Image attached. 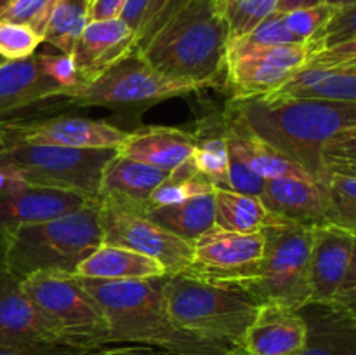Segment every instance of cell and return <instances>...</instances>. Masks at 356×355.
Here are the masks:
<instances>
[{"label": "cell", "instance_id": "cell-8", "mask_svg": "<svg viewBox=\"0 0 356 355\" xmlns=\"http://www.w3.org/2000/svg\"><path fill=\"white\" fill-rule=\"evenodd\" d=\"M115 153L106 148L6 143L0 145V167L30 184L97 198L103 171Z\"/></svg>", "mask_w": 356, "mask_h": 355}, {"label": "cell", "instance_id": "cell-40", "mask_svg": "<svg viewBox=\"0 0 356 355\" xmlns=\"http://www.w3.org/2000/svg\"><path fill=\"white\" fill-rule=\"evenodd\" d=\"M38 59H40L44 72L56 84L65 87L68 94L80 86V77L72 54H63V52H59V54H45V52H40Z\"/></svg>", "mask_w": 356, "mask_h": 355}, {"label": "cell", "instance_id": "cell-6", "mask_svg": "<svg viewBox=\"0 0 356 355\" xmlns=\"http://www.w3.org/2000/svg\"><path fill=\"white\" fill-rule=\"evenodd\" d=\"M264 256L252 281L240 285L257 305L277 303L301 310L312 303L309 254L313 225L284 221L263 230Z\"/></svg>", "mask_w": 356, "mask_h": 355}, {"label": "cell", "instance_id": "cell-26", "mask_svg": "<svg viewBox=\"0 0 356 355\" xmlns=\"http://www.w3.org/2000/svg\"><path fill=\"white\" fill-rule=\"evenodd\" d=\"M146 216L186 242L193 244L202 233L216 225L214 191L193 195L177 204L152 207L146 211Z\"/></svg>", "mask_w": 356, "mask_h": 355}, {"label": "cell", "instance_id": "cell-32", "mask_svg": "<svg viewBox=\"0 0 356 355\" xmlns=\"http://www.w3.org/2000/svg\"><path fill=\"white\" fill-rule=\"evenodd\" d=\"M226 24L229 40L249 33L263 19L277 13L278 0H216Z\"/></svg>", "mask_w": 356, "mask_h": 355}, {"label": "cell", "instance_id": "cell-18", "mask_svg": "<svg viewBox=\"0 0 356 355\" xmlns=\"http://www.w3.org/2000/svg\"><path fill=\"white\" fill-rule=\"evenodd\" d=\"M306 341V322L299 310L263 303L247 327L240 348L247 355H296Z\"/></svg>", "mask_w": 356, "mask_h": 355}, {"label": "cell", "instance_id": "cell-35", "mask_svg": "<svg viewBox=\"0 0 356 355\" xmlns=\"http://www.w3.org/2000/svg\"><path fill=\"white\" fill-rule=\"evenodd\" d=\"M42 42V35L26 24L0 21V56L6 61H17L37 54Z\"/></svg>", "mask_w": 356, "mask_h": 355}, {"label": "cell", "instance_id": "cell-14", "mask_svg": "<svg viewBox=\"0 0 356 355\" xmlns=\"http://www.w3.org/2000/svg\"><path fill=\"white\" fill-rule=\"evenodd\" d=\"M92 200L96 198L75 191L30 184L10 173L9 181L0 188V237L21 225L68 214Z\"/></svg>", "mask_w": 356, "mask_h": 355}, {"label": "cell", "instance_id": "cell-28", "mask_svg": "<svg viewBox=\"0 0 356 355\" xmlns=\"http://www.w3.org/2000/svg\"><path fill=\"white\" fill-rule=\"evenodd\" d=\"M268 96L356 101V72L301 68L287 84Z\"/></svg>", "mask_w": 356, "mask_h": 355}, {"label": "cell", "instance_id": "cell-30", "mask_svg": "<svg viewBox=\"0 0 356 355\" xmlns=\"http://www.w3.org/2000/svg\"><path fill=\"white\" fill-rule=\"evenodd\" d=\"M87 23L86 0H54L44 31V42L63 54H72Z\"/></svg>", "mask_w": 356, "mask_h": 355}, {"label": "cell", "instance_id": "cell-43", "mask_svg": "<svg viewBox=\"0 0 356 355\" xmlns=\"http://www.w3.org/2000/svg\"><path fill=\"white\" fill-rule=\"evenodd\" d=\"M355 232V247H353V256H351L350 267H348L344 281L341 287L337 289L336 296L332 298L330 305L339 308L341 312L348 313L351 319L356 320V230Z\"/></svg>", "mask_w": 356, "mask_h": 355}, {"label": "cell", "instance_id": "cell-16", "mask_svg": "<svg viewBox=\"0 0 356 355\" xmlns=\"http://www.w3.org/2000/svg\"><path fill=\"white\" fill-rule=\"evenodd\" d=\"M353 247V230L343 228L329 221L313 225L312 254H309L312 301H332L350 267Z\"/></svg>", "mask_w": 356, "mask_h": 355}, {"label": "cell", "instance_id": "cell-23", "mask_svg": "<svg viewBox=\"0 0 356 355\" xmlns=\"http://www.w3.org/2000/svg\"><path fill=\"white\" fill-rule=\"evenodd\" d=\"M261 200L285 221L318 225L327 221L329 198L327 190L315 180L275 178L266 180Z\"/></svg>", "mask_w": 356, "mask_h": 355}, {"label": "cell", "instance_id": "cell-42", "mask_svg": "<svg viewBox=\"0 0 356 355\" xmlns=\"http://www.w3.org/2000/svg\"><path fill=\"white\" fill-rule=\"evenodd\" d=\"M183 2L184 0H152L148 9H146L145 17H143L138 35H136V49L145 44Z\"/></svg>", "mask_w": 356, "mask_h": 355}, {"label": "cell", "instance_id": "cell-48", "mask_svg": "<svg viewBox=\"0 0 356 355\" xmlns=\"http://www.w3.org/2000/svg\"><path fill=\"white\" fill-rule=\"evenodd\" d=\"M92 355H156L148 347H101Z\"/></svg>", "mask_w": 356, "mask_h": 355}, {"label": "cell", "instance_id": "cell-46", "mask_svg": "<svg viewBox=\"0 0 356 355\" xmlns=\"http://www.w3.org/2000/svg\"><path fill=\"white\" fill-rule=\"evenodd\" d=\"M94 350H80L73 347H30V348H0V355H92Z\"/></svg>", "mask_w": 356, "mask_h": 355}, {"label": "cell", "instance_id": "cell-44", "mask_svg": "<svg viewBox=\"0 0 356 355\" xmlns=\"http://www.w3.org/2000/svg\"><path fill=\"white\" fill-rule=\"evenodd\" d=\"M355 58H356V38H353V40L343 42V44L339 45H334V47L315 52V54L309 56L305 68L329 70V68H334V66L341 65V63L350 61V59H355Z\"/></svg>", "mask_w": 356, "mask_h": 355}, {"label": "cell", "instance_id": "cell-47", "mask_svg": "<svg viewBox=\"0 0 356 355\" xmlns=\"http://www.w3.org/2000/svg\"><path fill=\"white\" fill-rule=\"evenodd\" d=\"M149 2H152V0H127V3H125V9L124 13H122V19L134 30L136 35H138V30L139 26H141L143 17H145V13L146 9H148Z\"/></svg>", "mask_w": 356, "mask_h": 355}, {"label": "cell", "instance_id": "cell-13", "mask_svg": "<svg viewBox=\"0 0 356 355\" xmlns=\"http://www.w3.org/2000/svg\"><path fill=\"white\" fill-rule=\"evenodd\" d=\"M127 132L106 120L83 117H52L42 120H0V145L28 143V145L68 146V148L117 150Z\"/></svg>", "mask_w": 356, "mask_h": 355}, {"label": "cell", "instance_id": "cell-41", "mask_svg": "<svg viewBox=\"0 0 356 355\" xmlns=\"http://www.w3.org/2000/svg\"><path fill=\"white\" fill-rule=\"evenodd\" d=\"M266 180L261 178L256 171L250 169L243 160H240L235 153L229 152V169H228V190L240 191V194L256 195L261 197Z\"/></svg>", "mask_w": 356, "mask_h": 355}, {"label": "cell", "instance_id": "cell-20", "mask_svg": "<svg viewBox=\"0 0 356 355\" xmlns=\"http://www.w3.org/2000/svg\"><path fill=\"white\" fill-rule=\"evenodd\" d=\"M169 174L148 164L125 159L115 153L103 171L97 200L146 214L149 197L169 178Z\"/></svg>", "mask_w": 356, "mask_h": 355}, {"label": "cell", "instance_id": "cell-19", "mask_svg": "<svg viewBox=\"0 0 356 355\" xmlns=\"http://www.w3.org/2000/svg\"><path fill=\"white\" fill-rule=\"evenodd\" d=\"M195 145V132L167 125H149L127 132L115 152L125 159L138 160L155 169L172 173L190 160Z\"/></svg>", "mask_w": 356, "mask_h": 355}, {"label": "cell", "instance_id": "cell-24", "mask_svg": "<svg viewBox=\"0 0 356 355\" xmlns=\"http://www.w3.org/2000/svg\"><path fill=\"white\" fill-rule=\"evenodd\" d=\"M306 341L296 355H356V320L330 303H308L299 310Z\"/></svg>", "mask_w": 356, "mask_h": 355}, {"label": "cell", "instance_id": "cell-45", "mask_svg": "<svg viewBox=\"0 0 356 355\" xmlns=\"http://www.w3.org/2000/svg\"><path fill=\"white\" fill-rule=\"evenodd\" d=\"M127 0H86L87 21H106L122 17Z\"/></svg>", "mask_w": 356, "mask_h": 355}, {"label": "cell", "instance_id": "cell-11", "mask_svg": "<svg viewBox=\"0 0 356 355\" xmlns=\"http://www.w3.org/2000/svg\"><path fill=\"white\" fill-rule=\"evenodd\" d=\"M97 216L103 244L153 258L169 274H183L190 268L193 254L191 242L160 226L145 212L97 200Z\"/></svg>", "mask_w": 356, "mask_h": 355}, {"label": "cell", "instance_id": "cell-29", "mask_svg": "<svg viewBox=\"0 0 356 355\" xmlns=\"http://www.w3.org/2000/svg\"><path fill=\"white\" fill-rule=\"evenodd\" d=\"M195 134H197V145L188 162L216 188H228L229 146L222 122L219 124L218 131L209 132L202 129Z\"/></svg>", "mask_w": 356, "mask_h": 355}, {"label": "cell", "instance_id": "cell-50", "mask_svg": "<svg viewBox=\"0 0 356 355\" xmlns=\"http://www.w3.org/2000/svg\"><path fill=\"white\" fill-rule=\"evenodd\" d=\"M329 70H351V72H356V58L350 59V61L341 63V65L334 66V68H329Z\"/></svg>", "mask_w": 356, "mask_h": 355}, {"label": "cell", "instance_id": "cell-49", "mask_svg": "<svg viewBox=\"0 0 356 355\" xmlns=\"http://www.w3.org/2000/svg\"><path fill=\"white\" fill-rule=\"evenodd\" d=\"M325 3V0H278L277 13H291L298 9H308Z\"/></svg>", "mask_w": 356, "mask_h": 355}, {"label": "cell", "instance_id": "cell-51", "mask_svg": "<svg viewBox=\"0 0 356 355\" xmlns=\"http://www.w3.org/2000/svg\"><path fill=\"white\" fill-rule=\"evenodd\" d=\"M325 3L339 9V7H346V6H351V3H356V0H325Z\"/></svg>", "mask_w": 356, "mask_h": 355}, {"label": "cell", "instance_id": "cell-17", "mask_svg": "<svg viewBox=\"0 0 356 355\" xmlns=\"http://www.w3.org/2000/svg\"><path fill=\"white\" fill-rule=\"evenodd\" d=\"M134 51L136 33L122 17L89 21L72 52L80 86L96 80L110 66Z\"/></svg>", "mask_w": 356, "mask_h": 355}, {"label": "cell", "instance_id": "cell-54", "mask_svg": "<svg viewBox=\"0 0 356 355\" xmlns=\"http://www.w3.org/2000/svg\"><path fill=\"white\" fill-rule=\"evenodd\" d=\"M3 2H6V0H0V6H2V3H3Z\"/></svg>", "mask_w": 356, "mask_h": 355}, {"label": "cell", "instance_id": "cell-37", "mask_svg": "<svg viewBox=\"0 0 356 355\" xmlns=\"http://www.w3.org/2000/svg\"><path fill=\"white\" fill-rule=\"evenodd\" d=\"M353 38H356V3L336 9L329 23L308 44L312 45V54H315V52L353 40Z\"/></svg>", "mask_w": 356, "mask_h": 355}, {"label": "cell", "instance_id": "cell-36", "mask_svg": "<svg viewBox=\"0 0 356 355\" xmlns=\"http://www.w3.org/2000/svg\"><path fill=\"white\" fill-rule=\"evenodd\" d=\"M54 0H6L0 6V21L26 24L44 38Z\"/></svg>", "mask_w": 356, "mask_h": 355}, {"label": "cell", "instance_id": "cell-25", "mask_svg": "<svg viewBox=\"0 0 356 355\" xmlns=\"http://www.w3.org/2000/svg\"><path fill=\"white\" fill-rule=\"evenodd\" d=\"M76 277L97 281H152L169 271L162 263L136 251L101 244L79 265Z\"/></svg>", "mask_w": 356, "mask_h": 355}, {"label": "cell", "instance_id": "cell-27", "mask_svg": "<svg viewBox=\"0 0 356 355\" xmlns=\"http://www.w3.org/2000/svg\"><path fill=\"white\" fill-rule=\"evenodd\" d=\"M216 226L238 233H257L268 226L284 223L256 195L240 194L228 188H216Z\"/></svg>", "mask_w": 356, "mask_h": 355}, {"label": "cell", "instance_id": "cell-5", "mask_svg": "<svg viewBox=\"0 0 356 355\" xmlns=\"http://www.w3.org/2000/svg\"><path fill=\"white\" fill-rule=\"evenodd\" d=\"M160 292L176 326L228 348L240 347L259 306L240 289L190 274L165 275Z\"/></svg>", "mask_w": 356, "mask_h": 355}, {"label": "cell", "instance_id": "cell-53", "mask_svg": "<svg viewBox=\"0 0 356 355\" xmlns=\"http://www.w3.org/2000/svg\"><path fill=\"white\" fill-rule=\"evenodd\" d=\"M2 63H6V59H3L2 56H0V65H2Z\"/></svg>", "mask_w": 356, "mask_h": 355}, {"label": "cell", "instance_id": "cell-15", "mask_svg": "<svg viewBox=\"0 0 356 355\" xmlns=\"http://www.w3.org/2000/svg\"><path fill=\"white\" fill-rule=\"evenodd\" d=\"M63 340L31 303L21 281L2 270L0 274V348L56 347Z\"/></svg>", "mask_w": 356, "mask_h": 355}, {"label": "cell", "instance_id": "cell-33", "mask_svg": "<svg viewBox=\"0 0 356 355\" xmlns=\"http://www.w3.org/2000/svg\"><path fill=\"white\" fill-rule=\"evenodd\" d=\"M325 190L329 198L327 221L356 230V178L329 174Z\"/></svg>", "mask_w": 356, "mask_h": 355}, {"label": "cell", "instance_id": "cell-21", "mask_svg": "<svg viewBox=\"0 0 356 355\" xmlns=\"http://www.w3.org/2000/svg\"><path fill=\"white\" fill-rule=\"evenodd\" d=\"M66 96L68 90L44 72L38 54L0 65V120L40 101Z\"/></svg>", "mask_w": 356, "mask_h": 355}, {"label": "cell", "instance_id": "cell-22", "mask_svg": "<svg viewBox=\"0 0 356 355\" xmlns=\"http://www.w3.org/2000/svg\"><path fill=\"white\" fill-rule=\"evenodd\" d=\"M221 122L226 139H228L229 152L235 153L261 178H264V180H275V178L313 180L301 166L292 162L289 157H285L284 153H280L273 146L268 145L264 139H261L232 106L222 115Z\"/></svg>", "mask_w": 356, "mask_h": 355}, {"label": "cell", "instance_id": "cell-52", "mask_svg": "<svg viewBox=\"0 0 356 355\" xmlns=\"http://www.w3.org/2000/svg\"><path fill=\"white\" fill-rule=\"evenodd\" d=\"M225 355H247V354L240 347H233L232 350H229L228 354H225Z\"/></svg>", "mask_w": 356, "mask_h": 355}, {"label": "cell", "instance_id": "cell-7", "mask_svg": "<svg viewBox=\"0 0 356 355\" xmlns=\"http://www.w3.org/2000/svg\"><path fill=\"white\" fill-rule=\"evenodd\" d=\"M24 294L40 310L66 347L97 350L106 347V319L76 275L40 271L19 278Z\"/></svg>", "mask_w": 356, "mask_h": 355}, {"label": "cell", "instance_id": "cell-34", "mask_svg": "<svg viewBox=\"0 0 356 355\" xmlns=\"http://www.w3.org/2000/svg\"><path fill=\"white\" fill-rule=\"evenodd\" d=\"M322 162L327 176L356 178V125L343 129L323 143Z\"/></svg>", "mask_w": 356, "mask_h": 355}, {"label": "cell", "instance_id": "cell-39", "mask_svg": "<svg viewBox=\"0 0 356 355\" xmlns=\"http://www.w3.org/2000/svg\"><path fill=\"white\" fill-rule=\"evenodd\" d=\"M233 40H240L243 44L249 45H282V44H299L289 28L285 26L284 14L273 13L268 16L266 19L261 21L254 30L243 35L240 38H233Z\"/></svg>", "mask_w": 356, "mask_h": 355}, {"label": "cell", "instance_id": "cell-3", "mask_svg": "<svg viewBox=\"0 0 356 355\" xmlns=\"http://www.w3.org/2000/svg\"><path fill=\"white\" fill-rule=\"evenodd\" d=\"M228 42L216 0H184L136 52L165 75L214 87L225 73Z\"/></svg>", "mask_w": 356, "mask_h": 355}, {"label": "cell", "instance_id": "cell-38", "mask_svg": "<svg viewBox=\"0 0 356 355\" xmlns=\"http://www.w3.org/2000/svg\"><path fill=\"white\" fill-rule=\"evenodd\" d=\"M336 13V7L329 6V3H322L316 7H308V9H298L291 10V13L284 14L285 26L292 33V37L299 42V44H308L332 17Z\"/></svg>", "mask_w": 356, "mask_h": 355}, {"label": "cell", "instance_id": "cell-31", "mask_svg": "<svg viewBox=\"0 0 356 355\" xmlns=\"http://www.w3.org/2000/svg\"><path fill=\"white\" fill-rule=\"evenodd\" d=\"M214 188L216 187L211 181L205 180L202 174H198L193 169L190 162H186L184 166L172 171L169 178L153 191L148 202V209L159 207V205L177 204V202L184 200L188 197H193V195L214 191Z\"/></svg>", "mask_w": 356, "mask_h": 355}, {"label": "cell", "instance_id": "cell-4", "mask_svg": "<svg viewBox=\"0 0 356 355\" xmlns=\"http://www.w3.org/2000/svg\"><path fill=\"white\" fill-rule=\"evenodd\" d=\"M0 242L2 268L14 277L40 271L75 275L79 265L103 244L97 198L68 214L17 226Z\"/></svg>", "mask_w": 356, "mask_h": 355}, {"label": "cell", "instance_id": "cell-9", "mask_svg": "<svg viewBox=\"0 0 356 355\" xmlns=\"http://www.w3.org/2000/svg\"><path fill=\"white\" fill-rule=\"evenodd\" d=\"M202 89L207 87L159 72L134 51L110 66L96 80L73 89L68 94V101L76 106H152Z\"/></svg>", "mask_w": 356, "mask_h": 355}, {"label": "cell", "instance_id": "cell-1", "mask_svg": "<svg viewBox=\"0 0 356 355\" xmlns=\"http://www.w3.org/2000/svg\"><path fill=\"white\" fill-rule=\"evenodd\" d=\"M229 106L261 139L301 166L323 188L329 180L322 162L323 143L356 125V101L261 96L233 101Z\"/></svg>", "mask_w": 356, "mask_h": 355}, {"label": "cell", "instance_id": "cell-2", "mask_svg": "<svg viewBox=\"0 0 356 355\" xmlns=\"http://www.w3.org/2000/svg\"><path fill=\"white\" fill-rule=\"evenodd\" d=\"M106 319L108 345L136 343L170 355H225L232 348L191 334L170 320L163 306L162 278L97 281L79 277Z\"/></svg>", "mask_w": 356, "mask_h": 355}, {"label": "cell", "instance_id": "cell-10", "mask_svg": "<svg viewBox=\"0 0 356 355\" xmlns=\"http://www.w3.org/2000/svg\"><path fill=\"white\" fill-rule=\"evenodd\" d=\"M309 44L249 45L229 40L225 73L233 101L268 96L305 68L312 56Z\"/></svg>", "mask_w": 356, "mask_h": 355}, {"label": "cell", "instance_id": "cell-12", "mask_svg": "<svg viewBox=\"0 0 356 355\" xmlns=\"http://www.w3.org/2000/svg\"><path fill=\"white\" fill-rule=\"evenodd\" d=\"M191 265L183 274L238 289L257 275L264 256V235L212 226L193 244Z\"/></svg>", "mask_w": 356, "mask_h": 355}, {"label": "cell", "instance_id": "cell-55", "mask_svg": "<svg viewBox=\"0 0 356 355\" xmlns=\"http://www.w3.org/2000/svg\"><path fill=\"white\" fill-rule=\"evenodd\" d=\"M156 355H170V354H156Z\"/></svg>", "mask_w": 356, "mask_h": 355}]
</instances>
